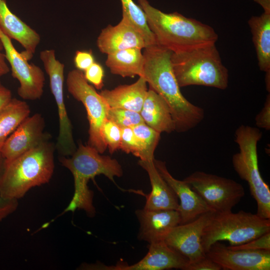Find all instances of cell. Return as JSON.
<instances>
[{
	"mask_svg": "<svg viewBox=\"0 0 270 270\" xmlns=\"http://www.w3.org/2000/svg\"><path fill=\"white\" fill-rule=\"evenodd\" d=\"M0 28L22 46L24 50L20 53L24 58L29 61L33 58L40 41V36L11 12L6 0H0Z\"/></svg>",
	"mask_w": 270,
	"mask_h": 270,
	"instance_id": "obj_19",
	"label": "cell"
},
{
	"mask_svg": "<svg viewBox=\"0 0 270 270\" xmlns=\"http://www.w3.org/2000/svg\"><path fill=\"white\" fill-rule=\"evenodd\" d=\"M40 58L49 77L50 86L58 112L59 132L56 147L60 156H71L76 150L72 125L64 101V64L56 60L54 50L40 52Z\"/></svg>",
	"mask_w": 270,
	"mask_h": 270,
	"instance_id": "obj_10",
	"label": "cell"
},
{
	"mask_svg": "<svg viewBox=\"0 0 270 270\" xmlns=\"http://www.w3.org/2000/svg\"><path fill=\"white\" fill-rule=\"evenodd\" d=\"M144 11L156 44L172 52L216 44L218 36L210 26L177 12L165 13L148 0H137Z\"/></svg>",
	"mask_w": 270,
	"mask_h": 270,
	"instance_id": "obj_2",
	"label": "cell"
},
{
	"mask_svg": "<svg viewBox=\"0 0 270 270\" xmlns=\"http://www.w3.org/2000/svg\"><path fill=\"white\" fill-rule=\"evenodd\" d=\"M140 114L146 125L160 133L175 131L169 106L160 95L152 89L148 90Z\"/></svg>",
	"mask_w": 270,
	"mask_h": 270,
	"instance_id": "obj_22",
	"label": "cell"
},
{
	"mask_svg": "<svg viewBox=\"0 0 270 270\" xmlns=\"http://www.w3.org/2000/svg\"><path fill=\"white\" fill-rule=\"evenodd\" d=\"M45 121L36 113L25 118L7 138L0 150L4 161H10L48 140L44 132Z\"/></svg>",
	"mask_w": 270,
	"mask_h": 270,
	"instance_id": "obj_13",
	"label": "cell"
},
{
	"mask_svg": "<svg viewBox=\"0 0 270 270\" xmlns=\"http://www.w3.org/2000/svg\"><path fill=\"white\" fill-rule=\"evenodd\" d=\"M122 136L120 149L126 154L132 153L140 159L142 156V149L132 128H121Z\"/></svg>",
	"mask_w": 270,
	"mask_h": 270,
	"instance_id": "obj_30",
	"label": "cell"
},
{
	"mask_svg": "<svg viewBox=\"0 0 270 270\" xmlns=\"http://www.w3.org/2000/svg\"><path fill=\"white\" fill-rule=\"evenodd\" d=\"M84 76L96 89L100 90L103 87L104 71L100 64L94 62L84 71Z\"/></svg>",
	"mask_w": 270,
	"mask_h": 270,
	"instance_id": "obj_32",
	"label": "cell"
},
{
	"mask_svg": "<svg viewBox=\"0 0 270 270\" xmlns=\"http://www.w3.org/2000/svg\"><path fill=\"white\" fill-rule=\"evenodd\" d=\"M30 113L26 102L16 98L0 109V152L7 138Z\"/></svg>",
	"mask_w": 270,
	"mask_h": 270,
	"instance_id": "obj_25",
	"label": "cell"
},
{
	"mask_svg": "<svg viewBox=\"0 0 270 270\" xmlns=\"http://www.w3.org/2000/svg\"><path fill=\"white\" fill-rule=\"evenodd\" d=\"M263 8L264 12H270V0H254Z\"/></svg>",
	"mask_w": 270,
	"mask_h": 270,
	"instance_id": "obj_39",
	"label": "cell"
},
{
	"mask_svg": "<svg viewBox=\"0 0 270 270\" xmlns=\"http://www.w3.org/2000/svg\"><path fill=\"white\" fill-rule=\"evenodd\" d=\"M96 45L99 50L110 54L129 48L144 49L146 44L141 34L122 16L116 25H108L99 34Z\"/></svg>",
	"mask_w": 270,
	"mask_h": 270,
	"instance_id": "obj_18",
	"label": "cell"
},
{
	"mask_svg": "<svg viewBox=\"0 0 270 270\" xmlns=\"http://www.w3.org/2000/svg\"><path fill=\"white\" fill-rule=\"evenodd\" d=\"M144 50L143 77L149 88L160 95L169 106L175 131L184 132L196 127L204 120V111L188 101L181 92L172 69V52L158 44Z\"/></svg>",
	"mask_w": 270,
	"mask_h": 270,
	"instance_id": "obj_1",
	"label": "cell"
},
{
	"mask_svg": "<svg viewBox=\"0 0 270 270\" xmlns=\"http://www.w3.org/2000/svg\"><path fill=\"white\" fill-rule=\"evenodd\" d=\"M94 62V58L91 51L77 50L76 52L74 62L77 69L84 72Z\"/></svg>",
	"mask_w": 270,
	"mask_h": 270,
	"instance_id": "obj_34",
	"label": "cell"
},
{
	"mask_svg": "<svg viewBox=\"0 0 270 270\" xmlns=\"http://www.w3.org/2000/svg\"><path fill=\"white\" fill-rule=\"evenodd\" d=\"M265 82H266V90L268 92H270V71L266 72Z\"/></svg>",
	"mask_w": 270,
	"mask_h": 270,
	"instance_id": "obj_40",
	"label": "cell"
},
{
	"mask_svg": "<svg viewBox=\"0 0 270 270\" xmlns=\"http://www.w3.org/2000/svg\"><path fill=\"white\" fill-rule=\"evenodd\" d=\"M218 264L207 256L187 266L186 270H220Z\"/></svg>",
	"mask_w": 270,
	"mask_h": 270,
	"instance_id": "obj_36",
	"label": "cell"
},
{
	"mask_svg": "<svg viewBox=\"0 0 270 270\" xmlns=\"http://www.w3.org/2000/svg\"><path fill=\"white\" fill-rule=\"evenodd\" d=\"M12 99L10 90L0 82V109L8 104Z\"/></svg>",
	"mask_w": 270,
	"mask_h": 270,
	"instance_id": "obj_37",
	"label": "cell"
},
{
	"mask_svg": "<svg viewBox=\"0 0 270 270\" xmlns=\"http://www.w3.org/2000/svg\"><path fill=\"white\" fill-rule=\"evenodd\" d=\"M92 146L80 144L70 157L60 156V164L72 174L74 180V193L64 212L83 210L86 214L94 216L96 208L93 205L94 194L88 186L90 179L104 174L114 182V177H120L123 171L116 159L102 156Z\"/></svg>",
	"mask_w": 270,
	"mask_h": 270,
	"instance_id": "obj_4",
	"label": "cell"
},
{
	"mask_svg": "<svg viewBox=\"0 0 270 270\" xmlns=\"http://www.w3.org/2000/svg\"><path fill=\"white\" fill-rule=\"evenodd\" d=\"M188 260L168 246L164 242L150 244L147 254L132 265L119 262L115 266L102 264L103 270H164L176 268L186 270Z\"/></svg>",
	"mask_w": 270,
	"mask_h": 270,
	"instance_id": "obj_15",
	"label": "cell"
},
{
	"mask_svg": "<svg viewBox=\"0 0 270 270\" xmlns=\"http://www.w3.org/2000/svg\"><path fill=\"white\" fill-rule=\"evenodd\" d=\"M262 132L255 127L240 125L235 131L239 152L232 157V164L240 178L246 181L257 204L256 214L270 219V190L258 169L257 146Z\"/></svg>",
	"mask_w": 270,
	"mask_h": 270,
	"instance_id": "obj_6",
	"label": "cell"
},
{
	"mask_svg": "<svg viewBox=\"0 0 270 270\" xmlns=\"http://www.w3.org/2000/svg\"><path fill=\"white\" fill-rule=\"evenodd\" d=\"M102 136L110 154L120 149L122 130L117 124L107 119L102 126Z\"/></svg>",
	"mask_w": 270,
	"mask_h": 270,
	"instance_id": "obj_29",
	"label": "cell"
},
{
	"mask_svg": "<svg viewBox=\"0 0 270 270\" xmlns=\"http://www.w3.org/2000/svg\"><path fill=\"white\" fill-rule=\"evenodd\" d=\"M18 206V200L7 198L0 196V222L13 213Z\"/></svg>",
	"mask_w": 270,
	"mask_h": 270,
	"instance_id": "obj_35",
	"label": "cell"
},
{
	"mask_svg": "<svg viewBox=\"0 0 270 270\" xmlns=\"http://www.w3.org/2000/svg\"><path fill=\"white\" fill-rule=\"evenodd\" d=\"M215 44L172 52V69L180 88L194 85L220 90L228 88V72Z\"/></svg>",
	"mask_w": 270,
	"mask_h": 270,
	"instance_id": "obj_5",
	"label": "cell"
},
{
	"mask_svg": "<svg viewBox=\"0 0 270 270\" xmlns=\"http://www.w3.org/2000/svg\"><path fill=\"white\" fill-rule=\"evenodd\" d=\"M260 70L270 71V12L252 16L248 20Z\"/></svg>",
	"mask_w": 270,
	"mask_h": 270,
	"instance_id": "obj_24",
	"label": "cell"
},
{
	"mask_svg": "<svg viewBox=\"0 0 270 270\" xmlns=\"http://www.w3.org/2000/svg\"><path fill=\"white\" fill-rule=\"evenodd\" d=\"M228 246L234 250H270V232L240 245Z\"/></svg>",
	"mask_w": 270,
	"mask_h": 270,
	"instance_id": "obj_31",
	"label": "cell"
},
{
	"mask_svg": "<svg viewBox=\"0 0 270 270\" xmlns=\"http://www.w3.org/2000/svg\"><path fill=\"white\" fill-rule=\"evenodd\" d=\"M107 119L112 121L120 128H132L138 124L144 123L140 112L120 108H109Z\"/></svg>",
	"mask_w": 270,
	"mask_h": 270,
	"instance_id": "obj_28",
	"label": "cell"
},
{
	"mask_svg": "<svg viewBox=\"0 0 270 270\" xmlns=\"http://www.w3.org/2000/svg\"><path fill=\"white\" fill-rule=\"evenodd\" d=\"M122 16L126 18L143 38L146 46L157 44L150 30L145 13L133 0H120Z\"/></svg>",
	"mask_w": 270,
	"mask_h": 270,
	"instance_id": "obj_26",
	"label": "cell"
},
{
	"mask_svg": "<svg viewBox=\"0 0 270 270\" xmlns=\"http://www.w3.org/2000/svg\"><path fill=\"white\" fill-rule=\"evenodd\" d=\"M47 140L10 161H4L0 176V196L23 197L32 188L48 182L54 169V144Z\"/></svg>",
	"mask_w": 270,
	"mask_h": 270,
	"instance_id": "obj_3",
	"label": "cell"
},
{
	"mask_svg": "<svg viewBox=\"0 0 270 270\" xmlns=\"http://www.w3.org/2000/svg\"><path fill=\"white\" fill-rule=\"evenodd\" d=\"M213 212H207L190 222L174 227L166 236L164 242L186 258L188 264L205 257L202 238Z\"/></svg>",
	"mask_w": 270,
	"mask_h": 270,
	"instance_id": "obj_12",
	"label": "cell"
},
{
	"mask_svg": "<svg viewBox=\"0 0 270 270\" xmlns=\"http://www.w3.org/2000/svg\"><path fill=\"white\" fill-rule=\"evenodd\" d=\"M142 50L132 48L108 54L106 65L111 73L123 78L143 76L144 60Z\"/></svg>",
	"mask_w": 270,
	"mask_h": 270,
	"instance_id": "obj_23",
	"label": "cell"
},
{
	"mask_svg": "<svg viewBox=\"0 0 270 270\" xmlns=\"http://www.w3.org/2000/svg\"><path fill=\"white\" fill-rule=\"evenodd\" d=\"M4 50L2 42L0 38V76L7 74L10 68L6 62L5 54L2 53Z\"/></svg>",
	"mask_w": 270,
	"mask_h": 270,
	"instance_id": "obj_38",
	"label": "cell"
},
{
	"mask_svg": "<svg viewBox=\"0 0 270 270\" xmlns=\"http://www.w3.org/2000/svg\"><path fill=\"white\" fill-rule=\"evenodd\" d=\"M138 164L148 173L152 186L150 192L146 196V202L144 208L148 210H178V198L158 172L154 160H140Z\"/></svg>",
	"mask_w": 270,
	"mask_h": 270,
	"instance_id": "obj_20",
	"label": "cell"
},
{
	"mask_svg": "<svg viewBox=\"0 0 270 270\" xmlns=\"http://www.w3.org/2000/svg\"><path fill=\"white\" fill-rule=\"evenodd\" d=\"M68 92L84 106L89 122L88 144L103 154L107 148L102 136V128L107 120L109 106L102 96L88 84L82 71L72 70L67 75Z\"/></svg>",
	"mask_w": 270,
	"mask_h": 270,
	"instance_id": "obj_8",
	"label": "cell"
},
{
	"mask_svg": "<svg viewBox=\"0 0 270 270\" xmlns=\"http://www.w3.org/2000/svg\"><path fill=\"white\" fill-rule=\"evenodd\" d=\"M184 180L215 212L232 211L245 194L242 186L235 180L202 171L192 172Z\"/></svg>",
	"mask_w": 270,
	"mask_h": 270,
	"instance_id": "obj_9",
	"label": "cell"
},
{
	"mask_svg": "<svg viewBox=\"0 0 270 270\" xmlns=\"http://www.w3.org/2000/svg\"><path fill=\"white\" fill-rule=\"evenodd\" d=\"M142 149V160H154V152L160 138V133L150 127L145 123L132 128Z\"/></svg>",
	"mask_w": 270,
	"mask_h": 270,
	"instance_id": "obj_27",
	"label": "cell"
},
{
	"mask_svg": "<svg viewBox=\"0 0 270 270\" xmlns=\"http://www.w3.org/2000/svg\"><path fill=\"white\" fill-rule=\"evenodd\" d=\"M270 232V219L256 214L243 210L214 212L204 228L202 244L206 254L216 242L224 240L230 246H238Z\"/></svg>",
	"mask_w": 270,
	"mask_h": 270,
	"instance_id": "obj_7",
	"label": "cell"
},
{
	"mask_svg": "<svg viewBox=\"0 0 270 270\" xmlns=\"http://www.w3.org/2000/svg\"><path fill=\"white\" fill-rule=\"evenodd\" d=\"M206 256L222 270H270V250H234L218 242L210 247Z\"/></svg>",
	"mask_w": 270,
	"mask_h": 270,
	"instance_id": "obj_14",
	"label": "cell"
},
{
	"mask_svg": "<svg viewBox=\"0 0 270 270\" xmlns=\"http://www.w3.org/2000/svg\"><path fill=\"white\" fill-rule=\"evenodd\" d=\"M4 160L0 152V176L2 172Z\"/></svg>",
	"mask_w": 270,
	"mask_h": 270,
	"instance_id": "obj_41",
	"label": "cell"
},
{
	"mask_svg": "<svg viewBox=\"0 0 270 270\" xmlns=\"http://www.w3.org/2000/svg\"><path fill=\"white\" fill-rule=\"evenodd\" d=\"M148 89L143 76L130 84L120 85L114 88L104 90L100 94L110 108H120L140 112Z\"/></svg>",
	"mask_w": 270,
	"mask_h": 270,
	"instance_id": "obj_21",
	"label": "cell"
},
{
	"mask_svg": "<svg viewBox=\"0 0 270 270\" xmlns=\"http://www.w3.org/2000/svg\"><path fill=\"white\" fill-rule=\"evenodd\" d=\"M154 162L160 176L180 200L178 210L180 216V224L190 222L204 213L212 212L188 183L172 176L165 162L154 158Z\"/></svg>",
	"mask_w": 270,
	"mask_h": 270,
	"instance_id": "obj_16",
	"label": "cell"
},
{
	"mask_svg": "<svg viewBox=\"0 0 270 270\" xmlns=\"http://www.w3.org/2000/svg\"><path fill=\"white\" fill-rule=\"evenodd\" d=\"M6 60L10 64L12 76L20 82L18 96L24 100H34L43 94L44 74L38 66L30 64L14 46L12 40L0 28Z\"/></svg>",
	"mask_w": 270,
	"mask_h": 270,
	"instance_id": "obj_11",
	"label": "cell"
},
{
	"mask_svg": "<svg viewBox=\"0 0 270 270\" xmlns=\"http://www.w3.org/2000/svg\"><path fill=\"white\" fill-rule=\"evenodd\" d=\"M257 127L266 130H270V94L267 95L264 106L255 118Z\"/></svg>",
	"mask_w": 270,
	"mask_h": 270,
	"instance_id": "obj_33",
	"label": "cell"
},
{
	"mask_svg": "<svg viewBox=\"0 0 270 270\" xmlns=\"http://www.w3.org/2000/svg\"><path fill=\"white\" fill-rule=\"evenodd\" d=\"M135 214L140 224L138 240L150 244L164 242L168 232L180 223L178 210H138Z\"/></svg>",
	"mask_w": 270,
	"mask_h": 270,
	"instance_id": "obj_17",
	"label": "cell"
}]
</instances>
